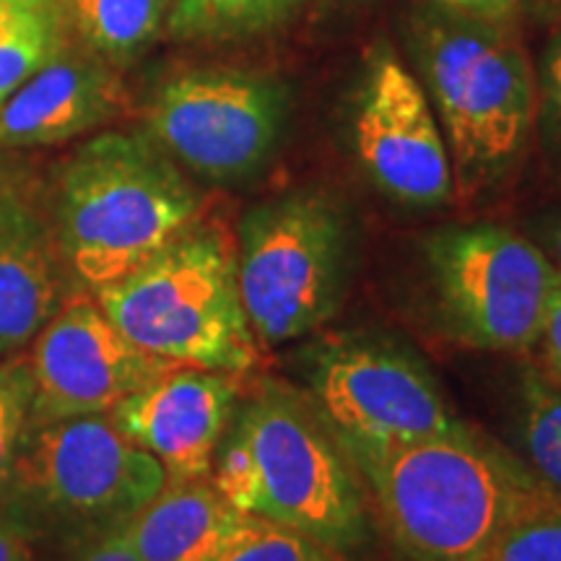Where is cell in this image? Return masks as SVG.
I'll return each mask as SVG.
<instances>
[{
    "label": "cell",
    "instance_id": "1",
    "mask_svg": "<svg viewBox=\"0 0 561 561\" xmlns=\"http://www.w3.org/2000/svg\"><path fill=\"white\" fill-rule=\"evenodd\" d=\"M335 442L411 561H486L502 533L553 494L530 466L473 432L388 447Z\"/></svg>",
    "mask_w": 561,
    "mask_h": 561
},
{
    "label": "cell",
    "instance_id": "2",
    "mask_svg": "<svg viewBox=\"0 0 561 561\" xmlns=\"http://www.w3.org/2000/svg\"><path fill=\"white\" fill-rule=\"evenodd\" d=\"M55 234L79 289L115 284L203 219L182 167L146 130H107L47 178Z\"/></svg>",
    "mask_w": 561,
    "mask_h": 561
},
{
    "label": "cell",
    "instance_id": "3",
    "mask_svg": "<svg viewBox=\"0 0 561 561\" xmlns=\"http://www.w3.org/2000/svg\"><path fill=\"white\" fill-rule=\"evenodd\" d=\"M214 486L242 515L305 533L335 553L367 543V507L348 455L318 411L271 382L237 403Z\"/></svg>",
    "mask_w": 561,
    "mask_h": 561
},
{
    "label": "cell",
    "instance_id": "4",
    "mask_svg": "<svg viewBox=\"0 0 561 561\" xmlns=\"http://www.w3.org/2000/svg\"><path fill=\"white\" fill-rule=\"evenodd\" d=\"M94 299L133 346L170 367L229 375L261 367L263 346L237 284V244L219 224H193Z\"/></svg>",
    "mask_w": 561,
    "mask_h": 561
},
{
    "label": "cell",
    "instance_id": "5",
    "mask_svg": "<svg viewBox=\"0 0 561 561\" xmlns=\"http://www.w3.org/2000/svg\"><path fill=\"white\" fill-rule=\"evenodd\" d=\"M413 45L460 185L500 178L536 121V79L517 34L502 19L445 9L421 19Z\"/></svg>",
    "mask_w": 561,
    "mask_h": 561
},
{
    "label": "cell",
    "instance_id": "6",
    "mask_svg": "<svg viewBox=\"0 0 561 561\" xmlns=\"http://www.w3.org/2000/svg\"><path fill=\"white\" fill-rule=\"evenodd\" d=\"M164 483L161 462L96 413L30 424L0 507L30 536L96 538L123 528Z\"/></svg>",
    "mask_w": 561,
    "mask_h": 561
},
{
    "label": "cell",
    "instance_id": "7",
    "mask_svg": "<svg viewBox=\"0 0 561 561\" xmlns=\"http://www.w3.org/2000/svg\"><path fill=\"white\" fill-rule=\"evenodd\" d=\"M234 244L240 297L263 348L305 339L341 307L348 227L331 195L291 191L257 203Z\"/></svg>",
    "mask_w": 561,
    "mask_h": 561
},
{
    "label": "cell",
    "instance_id": "8",
    "mask_svg": "<svg viewBox=\"0 0 561 561\" xmlns=\"http://www.w3.org/2000/svg\"><path fill=\"white\" fill-rule=\"evenodd\" d=\"M426 276L447 335L481 351H530L541 339L557 265L500 224H455L424 242Z\"/></svg>",
    "mask_w": 561,
    "mask_h": 561
},
{
    "label": "cell",
    "instance_id": "9",
    "mask_svg": "<svg viewBox=\"0 0 561 561\" xmlns=\"http://www.w3.org/2000/svg\"><path fill=\"white\" fill-rule=\"evenodd\" d=\"M307 385L335 439L388 447L471 434L430 369L388 341L341 335L314 346Z\"/></svg>",
    "mask_w": 561,
    "mask_h": 561
},
{
    "label": "cell",
    "instance_id": "10",
    "mask_svg": "<svg viewBox=\"0 0 561 561\" xmlns=\"http://www.w3.org/2000/svg\"><path fill=\"white\" fill-rule=\"evenodd\" d=\"M286 123L276 79L234 68H193L172 76L146 110V133L170 157L210 182L255 174Z\"/></svg>",
    "mask_w": 561,
    "mask_h": 561
},
{
    "label": "cell",
    "instance_id": "11",
    "mask_svg": "<svg viewBox=\"0 0 561 561\" xmlns=\"http://www.w3.org/2000/svg\"><path fill=\"white\" fill-rule=\"evenodd\" d=\"M30 346V424L110 413L172 369L133 346L89 291L70 294Z\"/></svg>",
    "mask_w": 561,
    "mask_h": 561
},
{
    "label": "cell",
    "instance_id": "12",
    "mask_svg": "<svg viewBox=\"0 0 561 561\" xmlns=\"http://www.w3.org/2000/svg\"><path fill=\"white\" fill-rule=\"evenodd\" d=\"M356 151L385 195L409 206H439L453 198V161L424 89L390 50L369 62L359 107Z\"/></svg>",
    "mask_w": 561,
    "mask_h": 561
},
{
    "label": "cell",
    "instance_id": "13",
    "mask_svg": "<svg viewBox=\"0 0 561 561\" xmlns=\"http://www.w3.org/2000/svg\"><path fill=\"white\" fill-rule=\"evenodd\" d=\"M73 291L55 234L47 178L30 157L0 149V356L34 341Z\"/></svg>",
    "mask_w": 561,
    "mask_h": 561
},
{
    "label": "cell",
    "instance_id": "14",
    "mask_svg": "<svg viewBox=\"0 0 561 561\" xmlns=\"http://www.w3.org/2000/svg\"><path fill=\"white\" fill-rule=\"evenodd\" d=\"M237 401L240 375L172 367L130 392L110 411V419L161 462L167 481H201L214 473Z\"/></svg>",
    "mask_w": 561,
    "mask_h": 561
},
{
    "label": "cell",
    "instance_id": "15",
    "mask_svg": "<svg viewBox=\"0 0 561 561\" xmlns=\"http://www.w3.org/2000/svg\"><path fill=\"white\" fill-rule=\"evenodd\" d=\"M125 87L115 66L68 42L0 102V149L60 146L121 117Z\"/></svg>",
    "mask_w": 561,
    "mask_h": 561
},
{
    "label": "cell",
    "instance_id": "16",
    "mask_svg": "<svg viewBox=\"0 0 561 561\" xmlns=\"http://www.w3.org/2000/svg\"><path fill=\"white\" fill-rule=\"evenodd\" d=\"M240 520L214 481H167L121 533L140 561H214Z\"/></svg>",
    "mask_w": 561,
    "mask_h": 561
},
{
    "label": "cell",
    "instance_id": "17",
    "mask_svg": "<svg viewBox=\"0 0 561 561\" xmlns=\"http://www.w3.org/2000/svg\"><path fill=\"white\" fill-rule=\"evenodd\" d=\"M172 0H62L83 47L110 66H130L167 26Z\"/></svg>",
    "mask_w": 561,
    "mask_h": 561
},
{
    "label": "cell",
    "instance_id": "18",
    "mask_svg": "<svg viewBox=\"0 0 561 561\" xmlns=\"http://www.w3.org/2000/svg\"><path fill=\"white\" fill-rule=\"evenodd\" d=\"M62 0L0 5V102L66 45Z\"/></svg>",
    "mask_w": 561,
    "mask_h": 561
},
{
    "label": "cell",
    "instance_id": "19",
    "mask_svg": "<svg viewBox=\"0 0 561 561\" xmlns=\"http://www.w3.org/2000/svg\"><path fill=\"white\" fill-rule=\"evenodd\" d=\"M301 0H172L167 32L182 42L237 39L276 26Z\"/></svg>",
    "mask_w": 561,
    "mask_h": 561
},
{
    "label": "cell",
    "instance_id": "20",
    "mask_svg": "<svg viewBox=\"0 0 561 561\" xmlns=\"http://www.w3.org/2000/svg\"><path fill=\"white\" fill-rule=\"evenodd\" d=\"M517 434L530 471L561 496V388L541 369H525L520 377Z\"/></svg>",
    "mask_w": 561,
    "mask_h": 561
},
{
    "label": "cell",
    "instance_id": "21",
    "mask_svg": "<svg viewBox=\"0 0 561 561\" xmlns=\"http://www.w3.org/2000/svg\"><path fill=\"white\" fill-rule=\"evenodd\" d=\"M214 561H339L335 551L305 533L242 515Z\"/></svg>",
    "mask_w": 561,
    "mask_h": 561
},
{
    "label": "cell",
    "instance_id": "22",
    "mask_svg": "<svg viewBox=\"0 0 561 561\" xmlns=\"http://www.w3.org/2000/svg\"><path fill=\"white\" fill-rule=\"evenodd\" d=\"M486 561H561V496L551 494L525 510Z\"/></svg>",
    "mask_w": 561,
    "mask_h": 561
},
{
    "label": "cell",
    "instance_id": "23",
    "mask_svg": "<svg viewBox=\"0 0 561 561\" xmlns=\"http://www.w3.org/2000/svg\"><path fill=\"white\" fill-rule=\"evenodd\" d=\"M32 375L24 356L0 362V502L9 489L21 442L30 430Z\"/></svg>",
    "mask_w": 561,
    "mask_h": 561
},
{
    "label": "cell",
    "instance_id": "24",
    "mask_svg": "<svg viewBox=\"0 0 561 561\" xmlns=\"http://www.w3.org/2000/svg\"><path fill=\"white\" fill-rule=\"evenodd\" d=\"M543 356V375L561 388V271L557 268L553 278V289L549 299V310H546V322L541 339H538Z\"/></svg>",
    "mask_w": 561,
    "mask_h": 561
},
{
    "label": "cell",
    "instance_id": "25",
    "mask_svg": "<svg viewBox=\"0 0 561 561\" xmlns=\"http://www.w3.org/2000/svg\"><path fill=\"white\" fill-rule=\"evenodd\" d=\"M70 561H140L136 551L130 549V543L125 541V536L117 530L96 536L87 549H81Z\"/></svg>",
    "mask_w": 561,
    "mask_h": 561
},
{
    "label": "cell",
    "instance_id": "26",
    "mask_svg": "<svg viewBox=\"0 0 561 561\" xmlns=\"http://www.w3.org/2000/svg\"><path fill=\"white\" fill-rule=\"evenodd\" d=\"M30 533L0 507V561H32Z\"/></svg>",
    "mask_w": 561,
    "mask_h": 561
},
{
    "label": "cell",
    "instance_id": "27",
    "mask_svg": "<svg viewBox=\"0 0 561 561\" xmlns=\"http://www.w3.org/2000/svg\"><path fill=\"white\" fill-rule=\"evenodd\" d=\"M445 9L462 11V13H476V16H491V19H504L512 5L517 0H437Z\"/></svg>",
    "mask_w": 561,
    "mask_h": 561
},
{
    "label": "cell",
    "instance_id": "28",
    "mask_svg": "<svg viewBox=\"0 0 561 561\" xmlns=\"http://www.w3.org/2000/svg\"><path fill=\"white\" fill-rule=\"evenodd\" d=\"M546 89H549V100L553 104V110H557L561 117V37L553 42L549 62H546Z\"/></svg>",
    "mask_w": 561,
    "mask_h": 561
},
{
    "label": "cell",
    "instance_id": "29",
    "mask_svg": "<svg viewBox=\"0 0 561 561\" xmlns=\"http://www.w3.org/2000/svg\"><path fill=\"white\" fill-rule=\"evenodd\" d=\"M541 242H543L541 250L549 255V261L561 271V216H551V219L543 224Z\"/></svg>",
    "mask_w": 561,
    "mask_h": 561
},
{
    "label": "cell",
    "instance_id": "30",
    "mask_svg": "<svg viewBox=\"0 0 561 561\" xmlns=\"http://www.w3.org/2000/svg\"><path fill=\"white\" fill-rule=\"evenodd\" d=\"M533 3L538 5V9H543V11H549L551 16H557V19H561V0H533Z\"/></svg>",
    "mask_w": 561,
    "mask_h": 561
},
{
    "label": "cell",
    "instance_id": "31",
    "mask_svg": "<svg viewBox=\"0 0 561 561\" xmlns=\"http://www.w3.org/2000/svg\"><path fill=\"white\" fill-rule=\"evenodd\" d=\"M9 3H37V0H0V5H9Z\"/></svg>",
    "mask_w": 561,
    "mask_h": 561
}]
</instances>
